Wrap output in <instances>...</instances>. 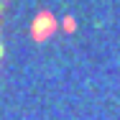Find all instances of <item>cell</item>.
Wrapping results in <instances>:
<instances>
[{"label": "cell", "mask_w": 120, "mask_h": 120, "mask_svg": "<svg viewBox=\"0 0 120 120\" xmlns=\"http://www.w3.org/2000/svg\"><path fill=\"white\" fill-rule=\"evenodd\" d=\"M0 59H3V46H0Z\"/></svg>", "instance_id": "6da1fadb"}]
</instances>
